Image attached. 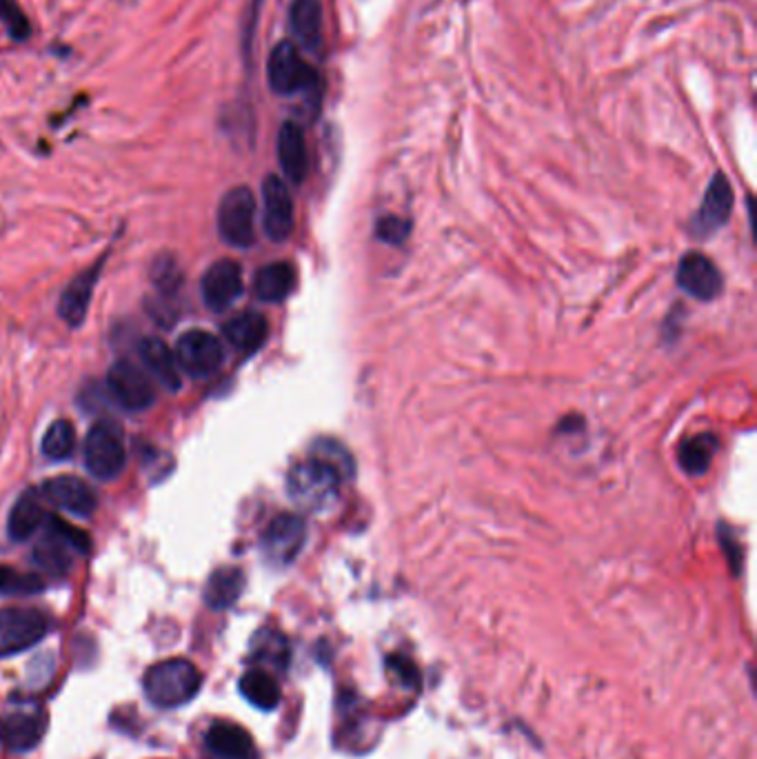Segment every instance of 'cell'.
Returning a JSON list of instances; mask_svg holds the SVG:
<instances>
[{
    "label": "cell",
    "mask_w": 757,
    "mask_h": 759,
    "mask_svg": "<svg viewBox=\"0 0 757 759\" xmlns=\"http://www.w3.org/2000/svg\"><path fill=\"white\" fill-rule=\"evenodd\" d=\"M313 456H315V458H321V460H325L327 465H332L343 478H349V475H351V469H353L351 458L347 456V451L338 445V442H334V439H321L319 445H315Z\"/></svg>",
    "instance_id": "32"
},
{
    "label": "cell",
    "mask_w": 757,
    "mask_h": 759,
    "mask_svg": "<svg viewBox=\"0 0 757 759\" xmlns=\"http://www.w3.org/2000/svg\"><path fill=\"white\" fill-rule=\"evenodd\" d=\"M296 227L293 198L289 186L278 176H267L263 184V229L269 240L285 242Z\"/></svg>",
    "instance_id": "12"
},
{
    "label": "cell",
    "mask_w": 757,
    "mask_h": 759,
    "mask_svg": "<svg viewBox=\"0 0 757 759\" xmlns=\"http://www.w3.org/2000/svg\"><path fill=\"white\" fill-rule=\"evenodd\" d=\"M296 287V269L291 263H272L259 269L254 278V293L263 302H283Z\"/></svg>",
    "instance_id": "24"
},
{
    "label": "cell",
    "mask_w": 757,
    "mask_h": 759,
    "mask_svg": "<svg viewBox=\"0 0 757 759\" xmlns=\"http://www.w3.org/2000/svg\"><path fill=\"white\" fill-rule=\"evenodd\" d=\"M40 497L76 518H92L98 506L96 491L76 475H56L43 482Z\"/></svg>",
    "instance_id": "11"
},
{
    "label": "cell",
    "mask_w": 757,
    "mask_h": 759,
    "mask_svg": "<svg viewBox=\"0 0 757 759\" xmlns=\"http://www.w3.org/2000/svg\"><path fill=\"white\" fill-rule=\"evenodd\" d=\"M409 229H411V225L407 220L389 216V218H383L381 222H377L375 231H377V238H381V240L392 242V244H400V242L407 240Z\"/></svg>",
    "instance_id": "34"
},
{
    "label": "cell",
    "mask_w": 757,
    "mask_h": 759,
    "mask_svg": "<svg viewBox=\"0 0 757 759\" xmlns=\"http://www.w3.org/2000/svg\"><path fill=\"white\" fill-rule=\"evenodd\" d=\"M49 626V617L38 609H3L0 611V658H12L29 651L47 636Z\"/></svg>",
    "instance_id": "8"
},
{
    "label": "cell",
    "mask_w": 757,
    "mask_h": 759,
    "mask_svg": "<svg viewBox=\"0 0 757 759\" xmlns=\"http://www.w3.org/2000/svg\"><path fill=\"white\" fill-rule=\"evenodd\" d=\"M40 531L43 535L34 546L32 559L49 576H65L72 566V553L87 555L92 549V540L85 531L49 514Z\"/></svg>",
    "instance_id": "3"
},
{
    "label": "cell",
    "mask_w": 757,
    "mask_h": 759,
    "mask_svg": "<svg viewBox=\"0 0 757 759\" xmlns=\"http://www.w3.org/2000/svg\"><path fill=\"white\" fill-rule=\"evenodd\" d=\"M340 480L345 478L332 465L311 456L307 462H300L291 469L287 478V491L300 509L321 514L336 502Z\"/></svg>",
    "instance_id": "2"
},
{
    "label": "cell",
    "mask_w": 757,
    "mask_h": 759,
    "mask_svg": "<svg viewBox=\"0 0 757 759\" xmlns=\"http://www.w3.org/2000/svg\"><path fill=\"white\" fill-rule=\"evenodd\" d=\"M152 280L160 296H173L182 285V274L173 256H158L152 269Z\"/></svg>",
    "instance_id": "31"
},
{
    "label": "cell",
    "mask_w": 757,
    "mask_h": 759,
    "mask_svg": "<svg viewBox=\"0 0 757 759\" xmlns=\"http://www.w3.org/2000/svg\"><path fill=\"white\" fill-rule=\"evenodd\" d=\"M289 25L300 43L309 51H319L323 45V3L321 0H293L289 10Z\"/></svg>",
    "instance_id": "22"
},
{
    "label": "cell",
    "mask_w": 757,
    "mask_h": 759,
    "mask_svg": "<svg viewBox=\"0 0 757 759\" xmlns=\"http://www.w3.org/2000/svg\"><path fill=\"white\" fill-rule=\"evenodd\" d=\"M47 731V718L40 709L8 713L0 720V742L14 752H27L38 746Z\"/></svg>",
    "instance_id": "15"
},
{
    "label": "cell",
    "mask_w": 757,
    "mask_h": 759,
    "mask_svg": "<svg viewBox=\"0 0 757 759\" xmlns=\"http://www.w3.org/2000/svg\"><path fill=\"white\" fill-rule=\"evenodd\" d=\"M244 591V574L236 566H223L209 576L205 585V602L214 611L233 606Z\"/></svg>",
    "instance_id": "25"
},
{
    "label": "cell",
    "mask_w": 757,
    "mask_h": 759,
    "mask_svg": "<svg viewBox=\"0 0 757 759\" xmlns=\"http://www.w3.org/2000/svg\"><path fill=\"white\" fill-rule=\"evenodd\" d=\"M212 759H256V746L251 735L231 722H216L205 735Z\"/></svg>",
    "instance_id": "17"
},
{
    "label": "cell",
    "mask_w": 757,
    "mask_h": 759,
    "mask_svg": "<svg viewBox=\"0 0 757 759\" xmlns=\"http://www.w3.org/2000/svg\"><path fill=\"white\" fill-rule=\"evenodd\" d=\"M128 465V447H124L122 431L111 420L96 422L85 439V467L87 471L100 480H116Z\"/></svg>",
    "instance_id": "4"
},
{
    "label": "cell",
    "mask_w": 757,
    "mask_h": 759,
    "mask_svg": "<svg viewBox=\"0 0 757 759\" xmlns=\"http://www.w3.org/2000/svg\"><path fill=\"white\" fill-rule=\"evenodd\" d=\"M105 261L96 263L92 269L83 272L81 276H76L68 287L65 291H62L60 300H58V313H60V318L65 321L72 329L81 327L87 318V311H89V304H92V296H94V287L98 282V276H100V267H103Z\"/></svg>",
    "instance_id": "16"
},
{
    "label": "cell",
    "mask_w": 757,
    "mask_h": 759,
    "mask_svg": "<svg viewBox=\"0 0 757 759\" xmlns=\"http://www.w3.org/2000/svg\"><path fill=\"white\" fill-rule=\"evenodd\" d=\"M269 87L280 96H296L319 89V76L313 68L300 56L298 47L283 40L274 47L267 62Z\"/></svg>",
    "instance_id": "7"
},
{
    "label": "cell",
    "mask_w": 757,
    "mask_h": 759,
    "mask_svg": "<svg viewBox=\"0 0 757 759\" xmlns=\"http://www.w3.org/2000/svg\"><path fill=\"white\" fill-rule=\"evenodd\" d=\"M218 233L236 249L256 242V196L249 186H233L218 205Z\"/></svg>",
    "instance_id": "5"
},
{
    "label": "cell",
    "mask_w": 757,
    "mask_h": 759,
    "mask_svg": "<svg viewBox=\"0 0 757 759\" xmlns=\"http://www.w3.org/2000/svg\"><path fill=\"white\" fill-rule=\"evenodd\" d=\"M223 334L236 351L256 353L269 336V323L259 311H242L225 323Z\"/></svg>",
    "instance_id": "19"
},
{
    "label": "cell",
    "mask_w": 757,
    "mask_h": 759,
    "mask_svg": "<svg viewBox=\"0 0 757 759\" xmlns=\"http://www.w3.org/2000/svg\"><path fill=\"white\" fill-rule=\"evenodd\" d=\"M141 360L149 373V377H154L156 383L176 394L180 391L182 387V380H180V366L176 362V356H173V349H169L165 345V340L160 338H145L141 342Z\"/></svg>",
    "instance_id": "20"
},
{
    "label": "cell",
    "mask_w": 757,
    "mask_h": 759,
    "mask_svg": "<svg viewBox=\"0 0 757 759\" xmlns=\"http://www.w3.org/2000/svg\"><path fill=\"white\" fill-rule=\"evenodd\" d=\"M307 542V525L293 516V514H283L272 525L265 529L261 549L263 555L269 564L274 566H289L302 551Z\"/></svg>",
    "instance_id": "10"
},
{
    "label": "cell",
    "mask_w": 757,
    "mask_h": 759,
    "mask_svg": "<svg viewBox=\"0 0 757 759\" xmlns=\"http://www.w3.org/2000/svg\"><path fill=\"white\" fill-rule=\"evenodd\" d=\"M107 394L124 411L141 413L154 407L156 385L145 369L130 360H118L107 371Z\"/></svg>",
    "instance_id": "6"
},
{
    "label": "cell",
    "mask_w": 757,
    "mask_h": 759,
    "mask_svg": "<svg viewBox=\"0 0 757 759\" xmlns=\"http://www.w3.org/2000/svg\"><path fill=\"white\" fill-rule=\"evenodd\" d=\"M0 21H3L12 38L25 40L29 36L27 16L23 14V10L14 3V0H0Z\"/></svg>",
    "instance_id": "33"
},
{
    "label": "cell",
    "mask_w": 757,
    "mask_h": 759,
    "mask_svg": "<svg viewBox=\"0 0 757 759\" xmlns=\"http://www.w3.org/2000/svg\"><path fill=\"white\" fill-rule=\"evenodd\" d=\"M240 692L249 704H254L261 711H272L280 702V686L276 677L261 668L247 671L240 677Z\"/></svg>",
    "instance_id": "26"
},
{
    "label": "cell",
    "mask_w": 757,
    "mask_h": 759,
    "mask_svg": "<svg viewBox=\"0 0 757 759\" xmlns=\"http://www.w3.org/2000/svg\"><path fill=\"white\" fill-rule=\"evenodd\" d=\"M74 447H76V429L65 418L51 422L43 435V442H40L43 456L49 460H56V462L68 460L74 454Z\"/></svg>",
    "instance_id": "28"
},
{
    "label": "cell",
    "mask_w": 757,
    "mask_h": 759,
    "mask_svg": "<svg viewBox=\"0 0 757 759\" xmlns=\"http://www.w3.org/2000/svg\"><path fill=\"white\" fill-rule=\"evenodd\" d=\"M143 686L152 704L160 709H176L196 698L203 686V675L189 660L173 658L152 666Z\"/></svg>",
    "instance_id": "1"
},
{
    "label": "cell",
    "mask_w": 757,
    "mask_h": 759,
    "mask_svg": "<svg viewBox=\"0 0 757 759\" xmlns=\"http://www.w3.org/2000/svg\"><path fill=\"white\" fill-rule=\"evenodd\" d=\"M47 520L43 497L38 491H25L10 511L8 533L14 542H25L34 538Z\"/></svg>",
    "instance_id": "23"
},
{
    "label": "cell",
    "mask_w": 757,
    "mask_h": 759,
    "mask_svg": "<svg viewBox=\"0 0 757 759\" xmlns=\"http://www.w3.org/2000/svg\"><path fill=\"white\" fill-rule=\"evenodd\" d=\"M278 160L289 182L300 184L307 178L309 154H307L304 132L302 126L293 120H287L278 132Z\"/></svg>",
    "instance_id": "18"
},
{
    "label": "cell",
    "mask_w": 757,
    "mask_h": 759,
    "mask_svg": "<svg viewBox=\"0 0 757 759\" xmlns=\"http://www.w3.org/2000/svg\"><path fill=\"white\" fill-rule=\"evenodd\" d=\"M677 285L684 293L696 300H716L722 293L724 280L720 269L705 253H686L677 267Z\"/></svg>",
    "instance_id": "14"
},
{
    "label": "cell",
    "mask_w": 757,
    "mask_h": 759,
    "mask_svg": "<svg viewBox=\"0 0 757 759\" xmlns=\"http://www.w3.org/2000/svg\"><path fill=\"white\" fill-rule=\"evenodd\" d=\"M718 447H720V442L711 433H702V435L684 439V445L680 447V454H677L680 467L688 475H702L709 469L711 460L716 458Z\"/></svg>",
    "instance_id": "27"
},
{
    "label": "cell",
    "mask_w": 757,
    "mask_h": 759,
    "mask_svg": "<svg viewBox=\"0 0 757 759\" xmlns=\"http://www.w3.org/2000/svg\"><path fill=\"white\" fill-rule=\"evenodd\" d=\"M40 591H45V580L38 574H21L0 564V595H36Z\"/></svg>",
    "instance_id": "30"
},
{
    "label": "cell",
    "mask_w": 757,
    "mask_h": 759,
    "mask_svg": "<svg viewBox=\"0 0 757 759\" xmlns=\"http://www.w3.org/2000/svg\"><path fill=\"white\" fill-rule=\"evenodd\" d=\"M731 209H733L731 182L726 180L724 173H716L705 194L702 207L696 216V227L700 229V233H711L729 220Z\"/></svg>",
    "instance_id": "21"
},
{
    "label": "cell",
    "mask_w": 757,
    "mask_h": 759,
    "mask_svg": "<svg viewBox=\"0 0 757 759\" xmlns=\"http://www.w3.org/2000/svg\"><path fill=\"white\" fill-rule=\"evenodd\" d=\"M242 289H244L242 267L231 258L214 263L205 272L201 282L203 302L207 304L209 311H216V313L231 309L240 300Z\"/></svg>",
    "instance_id": "13"
},
{
    "label": "cell",
    "mask_w": 757,
    "mask_h": 759,
    "mask_svg": "<svg viewBox=\"0 0 757 759\" xmlns=\"http://www.w3.org/2000/svg\"><path fill=\"white\" fill-rule=\"evenodd\" d=\"M251 655L256 662L285 666L289 662V647L287 640L276 630H261L254 638V647H251Z\"/></svg>",
    "instance_id": "29"
},
{
    "label": "cell",
    "mask_w": 757,
    "mask_h": 759,
    "mask_svg": "<svg viewBox=\"0 0 757 759\" xmlns=\"http://www.w3.org/2000/svg\"><path fill=\"white\" fill-rule=\"evenodd\" d=\"M173 356L180 371H184L187 375H192L196 380H205L220 371L225 362V347L214 334L203 329H192V332H184L178 338Z\"/></svg>",
    "instance_id": "9"
}]
</instances>
